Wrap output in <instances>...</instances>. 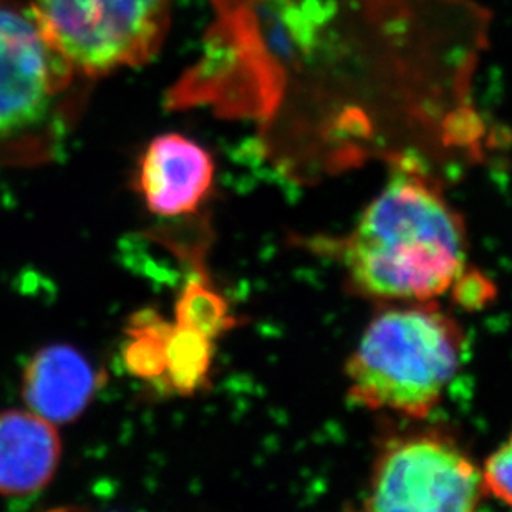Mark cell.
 <instances>
[{"label":"cell","mask_w":512,"mask_h":512,"mask_svg":"<svg viewBox=\"0 0 512 512\" xmlns=\"http://www.w3.org/2000/svg\"><path fill=\"white\" fill-rule=\"evenodd\" d=\"M102 377L80 350L67 343L40 348L22 375L27 410L55 426L82 416L98 392Z\"/></svg>","instance_id":"cell-8"},{"label":"cell","mask_w":512,"mask_h":512,"mask_svg":"<svg viewBox=\"0 0 512 512\" xmlns=\"http://www.w3.org/2000/svg\"><path fill=\"white\" fill-rule=\"evenodd\" d=\"M481 473L486 494L512 506V435L489 456Z\"/></svg>","instance_id":"cell-13"},{"label":"cell","mask_w":512,"mask_h":512,"mask_svg":"<svg viewBox=\"0 0 512 512\" xmlns=\"http://www.w3.org/2000/svg\"><path fill=\"white\" fill-rule=\"evenodd\" d=\"M75 67L98 78L136 68L160 52L170 32L173 0H29Z\"/></svg>","instance_id":"cell-5"},{"label":"cell","mask_w":512,"mask_h":512,"mask_svg":"<svg viewBox=\"0 0 512 512\" xmlns=\"http://www.w3.org/2000/svg\"><path fill=\"white\" fill-rule=\"evenodd\" d=\"M464 343L458 322L430 302L387 310L348 360V393L372 410L425 418L458 373Z\"/></svg>","instance_id":"cell-4"},{"label":"cell","mask_w":512,"mask_h":512,"mask_svg":"<svg viewBox=\"0 0 512 512\" xmlns=\"http://www.w3.org/2000/svg\"><path fill=\"white\" fill-rule=\"evenodd\" d=\"M173 112L246 121L282 158L329 165L478 150L476 75L493 17L478 0H209Z\"/></svg>","instance_id":"cell-1"},{"label":"cell","mask_w":512,"mask_h":512,"mask_svg":"<svg viewBox=\"0 0 512 512\" xmlns=\"http://www.w3.org/2000/svg\"><path fill=\"white\" fill-rule=\"evenodd\" d=\"M62 458L57 426L30 410L0 411V496L29 498L49 486Z\"/></svg>","instance_id":"cell-9"},{"label":"cell","mask_w":512,"mask_h":512,"mask_svg":"<svg viewBox=\"0 0 512 512\" xmlns=\"http://www.w3.org/2000/svg\"><path fill=\"white\" fill-rule=\"evenodd\" d=\"M173 322L155 310H140L126 325L121 360L131 377L165 387L166 339Z\"/></svg>","instance_id":"cell-10"},{"label":"cell","mask_w":512,"mask_h":512,"mask_svg":"<svg viewBox=\"0 0 512 512\" xmlns=\"http://www.w3.org/2000/svg\"><path fill=\"white\" fill-rule=\"evenodd\" d=\"M174 322L216 340L234 325L223 295L209 284L203 271L189 277L174 307Z\"/></svg>","instance_id":"cell-12"},{"label":"cell","mask_w":512,"mask_h":512,"mask_svg":"<svg viewBox=\"0 0 512 512\" xmlns=\"http://www.w3.org/2000/svg\"><path fill=\"white\" fill-rule=\"evenodd\" d=\"M93 83L50 39L29 0H0V168L58 160Z\"/></svg>","instance_id":"cell-3"},{"label":"cell","mask_w":512,"mask_h":512,"mask_svg":"<svg viewBox=\"0 0 512 512\" xmlns=\"http://www.w3.org/2000/svg\"><path fill=\"white\" fill-rule=\"evenodd\" d=\"M213 342L173 320L166 339L165 373V387L171 393L189 397L206 385L213 363Z\"/></svg>","instance_id":"cell-11"},{"label":"cell","mask_w":512,"mask_h":512,"mask_svg":"<svg viewBox=\"0 0 512 512\" xmlns=\"http://www.w3.org/2000/svg\"><path fill=\"white\" fill-rule=\"evenodd\" d=\"M455 285L458 287L459 302L471 307H478L488 297L489 290H493V287H489L488 281L479 276H466V271Z\"/></svg>","instance_id":"cell-14"},{"label":"cell","mask_w":512,"mask_h":512,"mask_svg":"<svg viewBox=\"0 0 512 512\" xmlns=\"http://www.w3.org/2000/svg\"><path fill=\"white\" fill-rule=\"evenodd\" d=\"M484 496L481 469L455 441L440 433H411L383 446L365 509L474 511Z\"/></svg>","instance_id":"cell-6"},{"label":"cell","mask_w":512,"mask_h":512,"mask_svg":"<svg viewBox=\"0 0 512 512\" xmlns=\"http://www.w3.org/2000/svg\"><path fill=\"white\" fill-rule=\"evenodd\" d=\"M466 229L421 161L395 163L382 193L343 242L353 287L382 300L430 302L466 267Z\"/></svg>","instance_id":"cell-2"},{"label":"cell","mask_w":512,"mask_h":512,"mask_svg":"<svg viewBox=\"0 0 512 512\" xmlns=\"http://www.w3.org/2000/svg\"><path fill=\"white\" fill-rule=\"evenodd\" d=\"M214 173L213 156L198 141L165 133L146 145L133 181L150 213L176 219L201 208L213 188Z\"/></svg>","instance_id":"cell-7"}]
</instances>
